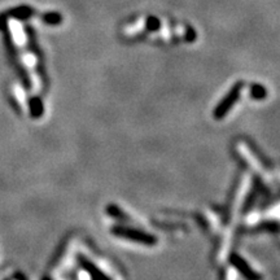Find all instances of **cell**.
Returning a JSON list of instances; mask_svg holds the SVG:
<instances>
[{
  "label": "cell",
  "instance_id": "obj_1",
  "mask_svg": "<svg viewBox=\"0 0 280 280\" xmlns=\"http://www.w3.org/2000/svg\"><path fill=\"white\" fill-rule=\"evenodd\" d=\"M8 15L15 17V19L17 20H27L34 15V9L30 7H26V5H22V7H17L11 9V11L8 12Z\"/></svg>",
  "mask_w": 280,
  "mask_h": 280
},
{
  "label": "cell",
  "instance_id": "obj_2",
  "mask_svg": "<svg viewBox=\"0 0 280 280\" xmlns=\"http://www.w3.org/2000/svg\"><path fill=\"white\" fill-rule=\"evenodd\" d=\"M252 96L257 100H262V99H265L267 96V91H266V88L261 84H255L253 86L252 88Z\"/></svg>",
  "mask_w": 280,
  "mask_h": 280
},
{
  "label": "cell",
  "instance_id": "obj_3",
  "mask_svg": "<svg viewBox=\"0 0 280 280\" xmlns=\"http://www.w3.org/2000/svg\"><path fill=\"white\" fill-rule=\"evenodd\" d=\"M43 21L48 25H57L61 21V16L58 13H44Z\"/></svg>",
  "mask_w": 280,
  "mask_h": 280
}]
</instances>
